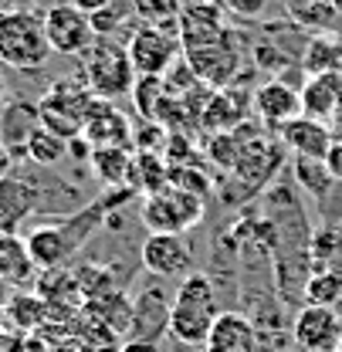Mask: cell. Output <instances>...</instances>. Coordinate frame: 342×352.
<instances>
[{"instance_id": "obj_4", "label": "cell", "mask_w": 342, "mask_h": 352, "mask_svg": "<svg viewBox=\"0 0 342 352\" xmlns=\"http://www.w3.org/2000/svg\"><path fill=\"white\" fill-rule=\"evenodd\" d=\"M136 68L129 61V51L119 47V44L98 41L85 51V65H82V82L88 85V91L102 102H116L122 95H132V85H136Z\"/></svg>"}, {"instance_id": "obj_3", "label": "cell", "mask_w": 342, "mask_h": 352, "mask_svg": "<svg viewBox=\"0 0 342 352\" xmlns=\"http://www.w3.org/2000/svg\"><path fill=\"white\" fill-rule=\"evenodd\" d=\"M51 54L54 51L44 34V14L17 7L0 17V65L14 72H38Z\"/></svg>"}, {"instance_id": "obj_29", "label": "cell", "mask_w": 342, "mask_h": 352, "mask_svg": "<svg viewBox=\"0 0 342 352\" xmlns=\"http://www.w3.org/2000/svg\"><path fill=\"white\" fill-rule=\"evenodd\" d=\"M132 10L142 24H153V28H173L176 31V21H180V0H132Z\"/></svg>"}, {"instance_id": "obj_12", "label": "cell", "mask_w": 342, "mask_h": 352, "mask_svg": "<svg viewBox=\"0 0 342 352\" xmlns=\"http://www.w3.org/2000/svg\"><path fill=\"white\" fill-rule=\"evenodd\" d=\"M41 207V186L28 176L10 173L0 179V230L3 234H17L28 217H34Z\"/></svg>"}, {"instance_id": "obj_6", "label": "cell", "mask_w": 342, "mask_h": 352, "mask_svg": "<svg viewBox=\"0 0 342 352\" xmlns=\"http://www.w3.org/2000/svg\"><path fill=\"white\" fill-rule=\"evenodd\" d=\"M204 220V197L180 190V186H163L156 193H146L142 200V223L149 234H186Z\"/></svg>"}, {"instance_id": "obj_27", "label": "cell", "mask_w": 342, "mask_h": 352, "mask_svg": "<svg viewBox=\"0 0 342 352\" xmlns=\"http://www.w3.org/2000/svg\"><path fill=\"white\" fill-rule=\"evenodd\" d=\"M305 72L308 75H329L342 72V44H336L329 34H319L305 47Z\"/></svg>"}, {"instance_id": "obj_14", "label": "cell", "mask_w": 342, "mask_h": 352, "mask_svg": "<svg viewBox=\"0 0 342 352\" xmlns=\"http://www.w3.org/2000/svg\"><path fill=\"white\" fill-rule=\"evenodd\" d=\"M255 116L264 126L281 129V126H288L292 119L301 116V95L292 85L278 82V78L275 82H264L255 91Z\"/></svg>"}, {"instance_id": "obj_11", "label": "cell", "mask_w": 342, "mask_h": 352, "mask_svg": "<svg viewBox=\"0 0 342 352\" xmlns=\"http://www.w3.org/2000/svg\"><path fill=\"white\" fill-rule=\"evenodd\" d=\"M170 308H173V295L163 288V278L146 281L139 288V295L132 298V332L129 336L142 339V342H156L160 332L170 329Z\"/></svg>"}, {"instance_id": "obj_38", "label": "cell", "mask_w": 342, "mask_h": 352, "mask_svg": "<svg viewBox=\"0 0 342 352\" xmlns=\"http://www.w3.org/2000/svg\"><path fill=\"white\" fill-rule=\"evenodd\" d=\"M325 129L332 132V139H336V142H342V105H339V109H336V112H332V116H329V122H325Z\"/></svg>"}, {"instance_id": "obj_25", "label": "cell", "mask_w": 342, "mask_h": 352, "mask_svg": "<svg viewBox=\"0 0 342 352\" xmlns=\"http://www.w3.org/2000/svg\"><path fill=\"white\" fill-rule=\"evenodd\" d=\"M167 183H170V166L160 163L156 153H139V156H132V179H129L132 190L156 193V190H163Z\"/></svg>"}, {"instance_id": "obj_1", "label": "cell", "mask_w": 342, "mask_h": 352, "mask_svg": "<svg viewBox=\"0 0 342 352\" xmlns=\"http://www.w3.org/2000/svg\"><path fill=\"white\" fill-rule=\"evenodd\" d=\"M109 200H98L85 210L72 214L65 220H51V223H38L24 234L28 248H31V258L41 271H58L61 264L68 261L82 244L88 241V234L102 223V214H105Z\"/></svg>"}, {"instance_id": "obj_39", "label": "cell", "mask_w": 342, "mask_h": 352, "mask_svg": "<svg viewBox=\"0 0 342 352\" xmlns=\"http://www.w3.org/2000/svg\"><path fill=\"white\" fill-rule=\"evenodd\" d=\"M10 10H17V0H0V17L10 14Z\"/></svg>"}, {"instance_id": "obj_40", "label": "cell", "mask_w": 342, "mask_h": 352, "mask_svg": "<svg viewBox=\"0 0 342 352\" xmlns=\"http://www.w3.org/2000/svg\"><path fill=\"white\" fill-rule=\"evenodd\" d=\"M3 95H7V82H3V72H0V102H3Z\"/></svg>"}, {"instance_id": "obj_33", "label": "cell", "mask_w": 342, "mask_h": 352, "mask_svg": "<svg viewBox=\"0 0 342 352\" xmlns=\"http://www.w3.org/2000/svg\"><path fill=\"white\" fill-rule=\"evenodd\" d=\"M214 3L224 14H234L241 21H255V17H261V10H264V0H214Z\"/></svg>"}, {"instance_id": "obj_5", "label": "cell", "mask_w": 342, "mask_h": 352, "mask_svg": "<svg viewBox=\"0 0 342 352\" xmlns=\"http://www.w3.org/2000/svg\"><path fill=\"white\" fill-rule=\"evenodd\" d=\"M92 105H95V95L88 91L82 78H61L44 91V98L38 102V116H41L44 129H51L54 135L72 142L85 129Z\"/></svg>"}, {"instance_id": "obj_41", "label": "cell", "mask_w": 342, "mask_h": 352, "mask_svg": "<svg viewBox=\"0 0 342 352\" xmlns=\"http://www.w3.org/2000/svg\"><path fill=\"white\" fill-rule=\"evenodd\" d=\"M7 308V298H3V281H0V311Z\"/></svg>"}, {"instance_id": "obj_24", "label": "cell", "mask_w": 342, "mask_h": 352, "mask_svg": "<svg viewBox=\"0 0 342 352\" xmlns=\"http://www.w3.org/2000/svg\"><path fill=\"white\" fill-rule=\"evenodd\" d=\"M305 305H342V271L339 267H319L315 274H308L305 281Z\"/></svg>"}, {"instance_id": "obj_23", "label": "cell", "mask_w": 342, "mask_h": 352, "mask_svg": "<svg viewBox=\"0 0 342 352\" xmlns=\"http://www.w3.org/2000/svg\"><path fill=\"white\" fill-rule=\"evenodd\" d=\"M92 170L105 186H129L132 179V156L126 153V146H109V149H92Z\"/></svg>"}, {"instance_id": "obj_13", "label": "cell", "mask_w": 342, "mask_h": 352, "mask_svg": "<svg viewBox=\"0 0 342 352\" xmlns=\"http://www.w3.org/2000/svg\"><path fill=\"white\" fill-rule=\"evenodd\" d=\"M248 109H255V95H244L237 88H217L214 95L207 98L204 112H200V122L214 135L217 132H234L244 126Z\"/></svg>"}, {"instance_id": "obj_9", "label": "cell", "mask_w": 342, "mask_h": 352, "mask_svg": "<svg viewBox=\"0 0 342 352\" xmlns=\"http://www.w3.org/2000/svg\"><path fill=\"white\" fill-rule=\"evenodd\" d=\"M292 339L301 352H336L342 342L339 308L301 305L292 322Z\"/></svg>"}, {"instance_id": "obj_19", "label": "cell", "mask_w": 342, "mask_h": 352, "mask_svg": "<svg viewBox=\"0 0 342 352\" xmlns=\"http://www.w3.org/2000/svg\"><path fill=\"white\" fill-rule=\"evenodd\" d=\"M41 274V267L31 258V248L21 234H3L0 230V281L3 285H31Z\"/></svg>"}, {"instance_id": "obj_21", "label": "cell", "mask_w": 342, "mask_h": 352, "mask_svg": "<svg viewBox=\"0 0 342 352\" xmlns=\"http://www.w3.org/2000/svg\"><path fill=\"white\" fill-rule=\"evenodd\" d=\"M288 17L315 34H329L342 24V10L336 0H285Z\"/></svg>"}, {"instance_id": "obj_17", "label": "cell", "mask_w": 342, "mask_h": 352, "mask_svg": "<svg viewBox=\"0 0 342 352\" xmlns=\"http://www.w3.org/2000/svg\"><path fill=\"white\" fill-rule=\"evenodd\" d=\"M301 116L315 122H329V116L342 105V72L329 75H308L301 85Z\"/></svg>"}, {"instance_id": "obj_7", "label": "cell", "mask_w": 342, "mask_h": 352, "mask_svg": "<svg viewBox=\"0 0 342 352\" xmlns=\"http://www.w3.org/2000/svg\"><path fill=\"white\" fill-rule=\"evenodd\" d=\"M126 51H129V61H132L136 75H156V78H163L173 65L180 61L183 44H180V34L173 28L139 24L129 34Z\"/></svg>"}, {"instance_id": "obj_16", "label": "cell", "mask_w": 342, "mask_h": 352, "mask_svg": "<svg viewBox=\"0 0 342 352\" xmlns=\"http://www.w3.org/2000/svg\"><path fill=\"white\" fill-rule=\"evenodd\" d=\"M41 129V116H38V102H10L3 112H0V142L14 153V156H24L31 135Z\"/></svg>"}, {"instance_id": "obj_26", "label": "cell", "mask_w": 342, "mask_h": 352, "mask_svg": "<svg viewBox=\"0 0 342 352\" xmlns=\"http://www.w3.org/2000/svg\"><path fill=\"white\" fill-rule=\"evenodd\" d=\"M292 176H295V183H299L301 190L312 193V197H325L329 186L336 183V176H332L325 160H308V156H295Z\"/></svg>"}, {"instance_id": "obj_42", "label": "cell", "mask_w": 342, "mask_h": 352, "mask_svg": "<svg viewBox=\"0 0 342 352\" xmlns=\"http://www.w3.org/2000/svg\"><path fill=\"white\" fill-rule=\"evenodd\" d=\"M336 352H342V342H339V349H336Z\"/></svg>"}, {"instance_id": "obj_10", "label": "cell", "mask_w": 342, "mask_h": 352, "mask_svg": "<svg viewBox=\"0 0 342 352\" xmlns=\"http://www.w3.org/2000/svg\"><path fill=\"white\" fill-rule=\"evenodd\" d=\"M139 258H142L146 274H153V278H180L183 281L193 267V251L183 234H146Z\"/></svg>"}, {"instance_id": "obj_15", "label": "cell", "mask_w": 342, "mask_h": 352, "mask_svg": "<svg viewBox=\"0 0 342 352\" xmlns=\"http://www.w3.org/2000/svg\"><path fill=\"white\" fill-rule=\"evenodd\" d=\"M129 119L112 105V102H102L95 98L92 112L85 119V129H82V139H85L92 149H109V146H126L129 142Z\"/></svg>"}, {"instance_id": "obj_44", "label": "cell", "mask_w": 342, "mask_h": 352, "mask_svg": "<svg viewBox=\"0 0 342 352\" xmlns=\"http://www.w3.org/2000/svg\"><path fill=\"white\" fill-rule=\"evenodd\" d=\"M339 315H342V305H339Z\"/></svg>"}, {"instance_id": "obj_36", "label": "cell", "mask_w": 342, "mask_h": 352, "mask_svg": "<svg viewBox=\"0 0 342 352\" xmlns=\"http://www.w3.org/2000/svg\"><path fill=\"white\" fill-rule=\"evenodd\" d=\"M72 7H78V10H85V14H98V10H105L109 3H116V0H68Z\"/></svg>"}, {"instance_id": "obj_35", "label": "cell", "mask_w": 342, "mask_h": 352, "mask_svg": "<svg viewBox=\"0 0 342 352\" xmlns=\"http://www.w3.org/2000/svg\"><path fill=\"white\" fill-rule=\"evenodd\" d=\"M14 163H17V156H14V153H10V149L0 142V179H7V176L14 173Z\"/></svg>"}, {"instance_id": "obj_30", "label": "cell", "mask_w": 342, "mask_h": 352, "mask_svg": "<svg viewBox=\"0 0 342 352\" xmlns=\"http://www.w3.org/2000/svg\"><path fill=\"white\" fill-rule=\"evenodd\" d=\"M163 98H167V78H156V75H139V78H136L132 102H136V109H139L146 119H156V109H160Z\"/></svg>"}, {"instance_id": "obj_20", "label": "cell", "mask_w": 342, "mask_h": 352, "mask_svg": "<svg viewBox=\"0 0 342 352\" xmlns=\"http://www.w3.org/2000/svg\"><path fill=\"white\" fill-rule=\"evenodd\" d=\"M281 142L295 153V156H308V160H325L329 149H332V132L325 129V122H315V119H292L288 126H281Z\"/></svg>"}, {"instance_id": "obj_2", "label": "cell", "mask_w": 342, "mask_h": 352, "mask_svg": "<svg viewBox=\"0 0 342 352\" xmlns=\"http://www.w3.org/2000/svg\"><path fill=\"white\" fill-rule=\"evenodd\" d=\"M220 315L224 311L217 305V292L211 278L200 274V271H190L180 281V288L173 292L170 329L167 332L183 346H204Z\"/></svg>"}, {"instance_id": "obj_18", "label": "cell", "mask_w": 342, "mask_h": 352, "mask_svg": "<svg viewBox=\"0 0 342 352\" xmlns=\"http://www.w3.org/2000/svg\"><path fill=\"white\" fill-rule=\"evenodd\" d=\"M204 352H257L255 322L237 311H224L204 342Z\"/></svg>"}, {"instance_id": "obj_8", "label": "cell", "mask_w": 342, "mask_h": 352, "mask_svg": "<svg viewBox=\"0 0 342 352\" xmlns=\"http://www.w3.org/2000/svg\"><path fill=\"white\" fill-rule=\"evenodd\" d=\"M44 34H47V44L54 54H85L92 44L98 41L95 28H92V17L85 10L72 7L68 0L61 3H51L44 10Z\"/></svg>"}, {"instance_id": "obj_31", "label": "cell", "mask_w": 342, "mask_h": 352, "mask_svg": "<svg viewBox=\"0 0 342 352\" xmlns=\"http://www.w3.org/2000/svg\"><path fill=\"white\" fill-rule=\"evenodd\" d=\"M3 311H7V318L17 329H34L44 318V298H38V295H14Z\"/></svg>"}, {"instance_id": "obj_28", "label": "cell", "mask_w": 342, "mask_h": 352, "mask_svg": "<svg viewBox=\"0 0 342 352\" xmlns=\"http://www.w3.org/2000/svg\"><path fill=\"white\" fill-rule=\"evenodd\" d=\"M24 156H28L31 163H38V166H58V163L68 156V139H61V135H54L51 129L41 126V129L31 135Z\"/></svg>"}, {"instance_id": "obj_43", "label": "cell", "mask_w": 342, "mask_h": 352, "mask_svg": "<svg viewBox=\"0 0 342 352\" xmlns=\"http://www.w3.org/2000/svg\"><path fill=\"white\" fill-rule=\"evenodd\" d=\"M0 342H3V332H0Z\"/></svg>"}, {"instance_id": "obj_22", "label": "cell", "mask_w": 342, "mask_h": 352, "mask_svg": "<svg viewBox=\"0 0 342 352\" xmlns=\"http://www.w3.org/2000/svg\"><path fill=\"white\" fill-rule=\"evenodd\" d=\"M88 311H92V318L98 325H105L116 336H129L132 332V298H126L122 292H109V295L92 298Z\"/></svg>"}, {"instance_id": "obj_34", "label": "cell", "mask_w": 342, "mask_h": 352, "mask_svg": "<svg viewBox=\"0 0 342 352\" xmlns=\"http://www.w3.org/2000/svg\"><path fill=\"white\" fill-rule=\"evenodd\" d=\"M325 163H329V170H332V176H336V179L342 183V142H332V149H329Z\"/></svg>"}, {"instance_id": "obj_37", "label": "cell", "mask_w": 342, "mask_h": 352, "mask_svg": "<svg viewBox=\"0 0 342 352\" xmlns=\"http://www.w3.org/2000/svg\"><path fill=\"white\" fill-rule=\"evenodd\" d=\"M119 352H160V346L156 342H142V339H129V342L119 346Z\"/></svg>"}, {"instance_id": "obj_32", "label": "cell", "mask_w": 342, "mask_h": 352, "mask_svg": "<svg viewBox=\"0 0 342 352\" xmlns=\"http://www.w3.org/2000/svg\"><path fill=\"white\" fill-rule=\"evenodd\" d=\"M88 17H92L95 34H98V38H105V34H112V31H116V24H122V21H129V17H136V10H132V0H116V3H109L105 10L88 14Z\"/></svg>"}]
</instances>
